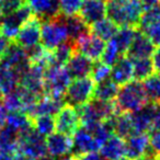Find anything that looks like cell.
<instances>
[{
	"instance_id": "e0dca14e",
	"label": "cell",
	"mask_w": 160,
	"mask_h": 160,
	"mask_svg": "<svg viewBox=\"0 0 160 160\" xmlns=\"http://www.w3.org/2000/svg\"><path fill=\"white\" fill-rule=\"evenodd\" d=\"M126 158L136 160L145 155L153 153L149 145V136L147 134H134L125 140Z\"/></svg>"
},
{
	"instance_id": "3957f363",
	"label": "cell",
	"mask_w": 160,
	"mask_h": 160,
	"mask_svg": "<svg viewBox=\"0 0 160 160\" xmlns=\"http://www.w3.org/2000/svg\"><path fill=\"white\" fill-rule=\"evenodd\" d=\"M68 30L65 25L62 16L59 14L56 18L42 22L41 45L47 51H54L64 43L68 42Z\"/></svg>"
},
{
	"instance_id": "2e32d148",
	"label": "cell",
	"mask_w": 160,
	"mask_h": 160,
	"mask_svg": "<svg viewBox=\"0 0 160 160\" xmlns=\"http://www.w3.org/2000/svg\"><path fill=\"white\" fill-rule=\"evenodd\" d=\"M64 105H66L64 97H53L44 94L38 99L36 104L34 105L33 110L30 113V118H33L35 116L41 115L55 116Z\"/></svg>"
},
{
	"instance_id": "ac0fdd59",
	"label": "cell",
	"mask_w": 160,
	"mask_h": 160,
	"mask_svg": "<svg viewBox=\"0 0 160 160\" xmlns=\"http://www.w3.org/2000/svg\"><path fill=\"white\" fill-rule=\"evenodd\" d=\"M72 136V156L87 152H98V150H100V146L92 134L89 133L85 127L80 126Z\"/></svg>"
},
{
	"instance_id": "ba28073f",
	"label": "cell",
	"mask_w": 160,
	"mask_h": 160,
	"mask_svg": "<svg viewBox=\"0 0 160 160\" xmlns=\"http://www.w3.org/2000/svg\"><path fill=\"white\" fill-rule=\"evenodd\" d=\"M47 68L45 62H35L30 65V68L22 75L20 87L27 89L35 96H44V73Z\"/></svg>"
},
{
	"instance_id": "30bf717a",
	"label": "cell",
	"mask_w": 160,
	"mask_h": 160,
	"mask_svg": "<svg viewBox=\"0 0 160 160\" xmlns=\"http://www.w3.org/2000/svg\"><path fill=\"white\" fill-rule=\"evenodd\" d=\"M107 43L92 33H87L75 41L76 52L82 54L92 62H99L103 55Z\"/></svg>"
},
{
	"instance_id": "52a82bcc",
	"label": "cell",
	"mask_w": 160,
	"mask_h": 160,
	"mask_svg": "<svg viewBox=\"0 0 160 160\" xmlns=\"http://www.w3.org/2000/svg\"><path fill=\"white\" fill-rule=\"evenodd\" d=\"M34 16L32 9L27 5L11 14L0 17V33L13 41L20 29Z\"/></svg>"
},
{
	"instance_id": "5b68a950",
	"label": "cell",
	"mask_w": 160,
	"mask_h": 160,
	"mask_svg": "<svg viewBox=\"0 0 160 160\" xmlns=\"http://www.w3.org/2000/svg\"><path fill=\"white\" fill-rule=\"evenodd\" d=\"M18 151L27 160H38L46 156L45 138L32 128L19 133Z\"/></svg>"
},
{
	"instance_id": "d6a6232c",
	"label": "cell",
	"mask_w": 160,
	"mask_h": 160,
	"mask_svg": "<svg viewBox=\"0 0 160 160\" xmlns=\"http://www.w3.org/2000/svg\"><path fill=\"white\" fill-rule=\"evenodd\" d=\"M148 101L151 103H160V78L155 73L142 82Z\"/></svg>"
},
{
	"instance_id": "8d00e7d4",
	"label": "cell",
	"mask_w": 160,
	"mask_h": 160,
	"mask_svg": "<svg viewBox=\"0 0 160 160\" xmlns=\"http://www.w3.org/2000/svg\"><path fill=\"white\" fill-rule=\"evenodd\" d=\"M83 0H59V12L62 16L70 17L79 13Z\"/></svg>"
},
{
	"instance_id": "f35d334b",
	"label": "cell",
	"mask_w": 160,
	"mask_h": 160,
	"mask_svg": "<svg viewBox=\"0 0 160 160\" xmlns=\"http://www.w3.org/2000/svg\"><path fill=\"white\" fill-rule=\"evenodd\" d=\"M153 43L155 46H159L160 45V22L155 23V24L150 25L144 31H140Z\"/></svg>"
},
{
	"instance_id": "e575fe53",
	"label": "cell",
	"mask_w": 160,
	"mask_h": 160,
	"mask_svg": "<svg viewBox=\"0 0 160 160\" xmlns=\"http://www.w3.org/2000/svg\"><path fill=\"white\" fill-rule=\"evenodd\" d=\"M123 56L122 54L120 53L118 46L115 45V43L113 41H109L105 45V49L103 52V55L101 57V62L107 64L108 66L112 67L116 62L118 60V58Z\"/></svg>"
},
{
	"instance_id": "d4e9b609",
	"label": "cell",
	"mask_w": 160,
	"mask_h": 160,
	"mask_svg": "<svg viewBox=\"0 0 160 160\" xmlns=\"http://www.w3.org/2000/svg\"><path fill=\"white\" fill-rule=\"evenodd\" d=\"M118 90H120L118 86H116L111 79H107L102 82L96 83L92 100L111 102V101H114L116 99Z\"/></svg>"
},
{
	"instance_id": "9c48e42d",
	"label": "cell",
	"mask_w": 160,
	"mask_h": 160,
	"mask_svg": "<svg viewBox=\"0 0 160 160\" xmlns=\"http://www.w3.org/2000/svg\"><path fill=\"white\" fill-rule=\"evenodd\" d=\"M42 33V21L33 16L18 32L14 42L23 49H29L40 45Z\"/></svg>"
},
{
	"instance_id": "5bb4252c",
	"label": "cell",
	"mask_w": 160,
	"mask_h": 160,
	"mask_svg": "<svg viewBox=\"0 0 160 160\" xmlns=\"http://www.w3.org/2000/svg\"><path fill=\"white\" fill-rule=\"evenodd\" d=\"M47 153L53 158H62L72 151V138L68 135L55 132L45 138Z\"/></svg>"
},
{
	"instance_id": "8fae6325",
	"label": "cell",
	"mask_w": 160,
	"mask_h": 160,
	"mask_svg": "<svg viewBox=\"0 0 160 160\" xmlns=\"http://www.w3.org/2000/svg\"><path fill=\"white\" fill-rule=\"evenodd\" d=\"M55 125L58 133L68 136L73 135L81 126L77 110L68 104L64 105L62 110L55 115Z\"/></svg>"
},
{
	"instance_id": "8992f818",
	"label": "cell",
	"mask_w": 160,
	"mask_h": 160,
	"mask_svg": "<svg viewBox=\"0 0 160 160\" xmlns=\"http://www.w3.org/2000/svg\"><path fill=\"white\" fill-rule=\"evenodd\" d=\"M71 77L66 67L48 66L44 73V94L53 97H64Z\"/></svg>"
},
{
	"instance_id": "b9f144b4",
	"label": "cell",
	"mask_w": 160,
	"mask_h": 160,
	"mask_svg": "<svg viewBox=\"0 0 160 160\" xmlns=\"http://www.w3.org/2000/svg\"><path fill=\"white\" fill-rule=\"evenodd\" d=\"M75 160H104L98 152H87L81 155H73L71 156Z\"/></svg>"
},
{
	"instance_id": "4316f807",
	"label": "cell",
	"mask_w": 160,
	"mask_h": 160,
	"mask_svg": "<svg viewBox=\"0 0 160 160\" xmlns=\"http://www.w3.org/2000/svg\"><path fill=\"white\" fill-rule=\"evenodd\" d=\"M118 31V27L115 23L112 22L110 19L105 18L103 20L97 22L92 27H90V33L94 34L101 40L105 41H111L116 35Z\"/></svg>"
},
{
	"instance_id": "1f68e13d",
	"label": "cell",
	"mask_w": 160,
	"mask_h": 160,
	"mask_svg": "<svg viewBox=\"0 0 160 160\" xmlns=\"http://www.w3.org/2000/svg\"><path fill=\"white\" fill-rule=\"evenodd\" d=\"M7 126L18 133L32 128V118L24 112H10L7 120Z\"/></svg>"
},
{
	"instance_id": "7402d4cb",
	"label": "cell",
	"mask_w": 160,
	"mask_h": 160,
	"mask_svg": "<svg viewBox=\"0 0 160 160\" xmlns=\"http://www.w3.org/2000/svg\"><path fill=\"white\" fill-rule=\"evenodd\" d=\"M20 79L21 76L18 71L0 62V100L19 87Z\"/></svg>"
},
{
	"instance_id": "816d5d0a",
	"label": "cell",
	"mask_w": 160,
	"mask_h": 160,
	"mask_svg": "<svg viewBox=\"0 0 160 160\" xmlns=\"http://www.w3.org/2000/svg\"><path fill=\"white\" fill-rule=\"evenodd\" d=\"M158 76H159V78H160V72H158Z\"/></svg>"
},
{
	"instance_id": "d6986e66",
	"label": "cell",
	"mask_w": 160,
	"mask_h": 160,
	"mask_svg": "<svg viewBox=\"0 0 160 160\" xmlns=\"http://www.w3.org/2000/svg\"><path fill=\"white\" fill-rule=\"evenodd\" d=\"M29 6L41 21H47L56 18L60 14L59 0H25Z\"/></svg>"
},
{
	"instance_id": "f6af8a7d",
	"label": "cell",
	"mask_w": 160,
	"mask_h": 160,
	"mask_svg": "<svg viewBox=\"0 0 160 160\" xmlns=\"http://www.w3.org/2000/svg\"><path fill=\"white\" fill-rule=\"evenodd\" d=\"M151 60H152L155 70L160 72V45L159 46H156L152 56H151Z\"/></svg>"
},
{
	"instance_id": "484cf974",
	"label": "cell",
	"mask_w": 160,
	"mask_h": 160,
	"mask_svg": "<svg viewBox=\"0 0 160 160\" xmlns=\"http://www.w3.org/2000/svg\"><path fill=\"white\" fill-rule=\"evenodd\" d=\"M62 19H64L67 30H68L69 38L71 41H73V42L77 41L80 36L85 35V34L90 32V28L86 24V22L82 20V18L79 14H75V16L70 17L62 16Z\"/></svg>"
},
{
	"instance_id": "60d3db41",
	"label": "cell",
	"mask_w": 160,
	"mask_h": 160,
	"mask_svg": "<svg viewBox=\"0 0 160 160\" xmlns=\"http://www.w3.org/2000/svg\"><path fill=\"white\" fill-rule=\"evenodd\" d=\"M10 111L6 107L3 100H0V128H2L7 125V120Z\"/></svg>"
},
{
	"instance_id": "7a4b0ae2",
	"label": "cell",
	"mask_w": 160,
	"mask_h": 160,
	"mask_svg": "<svg viewBox=\"0 0 160 160\" xmlns=\"http://www.w3.org/2000/svg\"><path fill=\"white\" fill-rule=\"evenodd\" d=\"M149 103L142 82L133 80L127 85L121 87L115 104L120 113L133 114L145 108Z\"/></svg>"
},
{
	"instance_id": "6da1fadb",
	"label": "cell",
	"mask_w": 160,
	"mask_h": 160,
	"mask_svg": "<svg viewBox=\"0 0 160 160\" xmlns=\"http://www.w3.org/2000/svg\"><path fill=\"white\" fill-rule=\"evenodd\" d=\"M108 19L121 28H137L144 12L139 0H105Z\"/></svg>"
},
{
	"instance_id": "cb8c5ba5",
	"label": "cell",
	"mask_w": 160,
	"mask_h": 160,
	"mask_svg": "<svg viewBox=\"0 0 160 160\" xmlns=\"http://www.w3.org/2000/svg\"><path fill=\"white\" fill-rule=\"evenodd\" d=\"M113 134L118 137L126 140L128 137L135 134L132 114L120 113L114 118L113 123Z\"/></svg>"
},
{
	"instance_id": "603a6c76",
	"label": "cell",
	"mask_w": 160,
	"mask_h": 160,
	"mask_svg": "<svg viewBox=\"0 0 160 160\" xmlns=\"http://www.w3.org/2000/svg\"><path fill=\"white\" fill-rule=\"evenodd\" d=\"M125 140L116 135H111L100 148V155L104 160H120L125 157Z\"/></svg>"
},
{
	"instance_id": "7bdbcfd3",
	"label": "cell",
	"mask_w": 160,
	"mask_h": 160,
	"mask_svg": "<svg viewBox=\"0 0 160 160\" xmlns=\"http://www.w3.org/2000/svg\"><path fill=\"white\" fill-rule=\"evenodd\" d=\"M11 42L12 40H10L7 36H5L3 34L0 33V60L3 58V56H5L6 52L8 51V48H9Z\"/></svg>"
},
{
	"instance_id": "f1b7e54d",
	"label": "cell",
	"mask_w": 160,
	"mask_h": 160,
	"mask_svg": "<svg viewBox=\"0 0 160 160\" xmlns=\"http://www.w3.org/2000/svg\"><path fill=\"white\" fill-rule=\"evenodd\" d=\"M19 133L6 125L0 128V152L18 151Z\"/></svg>"
},
{
	"instance_id": "bcb514c9",
	"label": "cell",
	"mask_w": 160,
	"mask_h": 160,
	"mask_svg": "<svg viewBox=\"0 0 160 160\" xmlns=\"http://www.w3.org/2000/svg\"><path fill=\"white\" fill-rule=\"evenodd\" d=\"M139 1H140V3H142V8H144V10L152 8L160 3V0H139Z\"/></svg>"
},
{
	"instance_id": "4fadbf2b",
	"label": "cell",
	"mask_w": 160,
	"mask_h": 160,
	"mask_svg": "<svg viewBox=\"0 0 160 160\" xmlns=\"http://www.w3.org/2000/svg\"><path fill=\"white\" fill-rule=\"evenodd\" d=\"M78 14L82 18L88 27H92L107 17L105 0H83Z\"/></svg>"
},
{
	"instance_id": "83f0119b",
	"label": "cell",
	"mask_w": 160,
	"mask_h": 160,
	"mask_svg": "<svg viewBox=\"0 0 160 160\" xmlns=\"http://www.w3.org/2000/svg\"><path fill=\"white\" fill-rule=\"evenodd\" d=\"M138 32L137 28H121L118 29L116 35L113 38V42L118 46V51L122 55H126L127 51L131 47L134 38Z\"/></svg>"
},
{
	"instance_id": "ab89813d",
	"label": "cell",
	"mask_w": 160,
	"mask_h": 160,
	"mask_svg": "<svg viewBox=\"0 0 160 160\" xmlns=\"http://www.w3.org/2000/svg\"><path fill=\"white\" fill-rule=\"evenodd\" d=\"M149 145L151 150L157 156H160V129L152 131L149 136Z\"/></svg>"
},
{
	"instance_id": "7dc6e473",
	"label": "cell",
	"mask_w": 160,
	"mask_h": 160,
	"mask_svg": "<svg viewBox=\"0 0 160 160\" xmlns=\"http://www.w3.org/2000/svg\"><path fill=\"white\" fill-rule=\"evenodd\" d=\"M136 160H159V158H158V156L155 155V153H149V155H145Z\"/></svg>"
},
{
	"instance_id": "f5cc1de1",
	"label": "cell",
	"mask_w": 160,
	"mask_h": 160,
	"mask_svg": "<svg viewBox=\"0 0 160 160\" xmlns=\"http://www.w3.org/2000/svg\"><path fill=\"white\" fill-rule=\"evenodd\" d=\"M158 158H159V160H160V156H158Z\"/></svg>"
},
{
	"instance_id": "4dcf8cb0",
	"label": "cell",
	"mask_w": 160,
	"mask_h": 160,
	"mask_svg": "<svg viewBox=\"0 0 160 160\" xmlns=\"http://www.w3.org/2000/svg\"><path fill=\"white\" fill-rule=\"evenodd\" d=\"M32 127L38 134L43 137H48L55 133V116L52 115H41L32 118Z\"/></svg>"
},
{
	"instance_id": "f907efd6",
	"label": "cell",
	"mask_w": 160,
	"mask_h": 160,
	"mask_svg": "<svg viewBox=\"0 0 160 160\" xmlns=\"http://www.w3.org/2000/svg\"><path fill=\"white\" fill-rule=\"evenodd\" d=\"M120 160H129L128 158H126V157H124V158H122V159H120Z\"/></svg>"
},
{
	"instance_id": "ffe728a7",
	"label": "cell",
	"mask_w": 160,
	"mask_h": 160,
	"mask_svg": "<svg viewBox=\"0 0 160 160\" xmlns=\"http://www.w3.org/2000/svg\"><path fill=\"white\" fill-rule=\"evenodd\" d=\"M65 67L70 75L71 79H79V78L89 77L91 75L93 62L83 56L82 54L75 52Z\"/></svg>"
},
{
	"instance_id": "c3c4849f",
	"label": "cell",
	"mask_w": 160,
	"mask_h": 160,
	"mask_svg": "<svg viewBox=\"0 0 160 160\" xmlns=\"http://www.w3.org/2000/svg\"><path fill=\"white\" fill-rule=\"evenodd\" d=\"M38 160H56L55 158H53V157H51V156H44V157H42V158H40V159H38Z\"/></svg>"
},
{
	"instance_id": "ee69618b",
	"label": "cell",
	"mask_w": 160,
	"mask_h": 160,
	"mask_svg": "<svg viewBox=\"0 0 160 160\" xmlns=\"http://www.w3.org/2000/svg\"><path fill=\"white\" fill-rule=\"evenodd\" d=\"M0 160H27L19 151L14 152H0Z\"/></svg>"
},
{
	"instance_id": "d590c367",
	"label": "cell",
	"mask_w": 160,
	"mask_h": 160,
	"mask_svg": "<svg viewBox=\"0 0 160 160\" xmlns=\"http://www.w3.org/2000/svg\"><path fill=\"white\" fill-rule=\"evenodd\" d=\"M110 75H111V67L102 62L101 60L93 62V68H92L90 77L94 80V82L99 83L107 79H110Z\"/></svg>"
},
{
	"instance_id": "7c38bea8",
	"label": "cell",
	"mask_w": 160,
	"mask_h": 160,
	"mask_svg": "<svg viewBox=\"0 0 160 160\" xmlns=\"http://www.w3.org/2000/svg\"><path fill=\"white\" fill-rule=\"evenodd\" d=\"M0 62L7 65V66L11 67V68H13L16 71H18L21 77L30 68V65H31L29 58H28L25 49H23L22 47L19 46L14 41L11 42L9 48L6 52L5 56H3V58Z\"/></svg>"
},
{
	"instance_id": "f546056e",
	"label": "cell",
	"mask_w": 160,
	"mask_h": 160,
	"mask_svg": "<svg viewBox=\"0 0 160 160\" xmlns=\"http://www.w3.org/2000/svg\"><path fill=\"white\" fill-rule=\"evenodd\" d=\"M132 62L134 68V78L137 81L144 82L145 80L156 73L151 58H139V59H133Z\"/></svg>"
},
{
	"instance_id": "44dd1931",
	"label": "cell",
	"mask_w": 160,
	"mask_h": 160,
	"mask_svg": "<svg viewBox=\"0 0 160 160\" xmlns=\"http://www.w3.org/2000/svg\"><path fill=\"white\" fill-rule=\"evenodd\" d=\"M156 46L142 32L138 30L131 47L126 53V56L133 59H139V58H150L152 56Z\"/></svg>"
},
{
	"instance_id": "681fc988",
	"label": "cell",
	"mask_w": 160,
	"mask_h": 160,
	"mask_svg": "<svg viewBox=\"0 0 160 160\" xmlns=\"http://www.w3.org/2000/svg\"><path fill=\"white\" fill-rule=\"evenodd\" d=\"M62 160H75L72 157H66V158H62Z\"/></svg>"
},
{
	"instance_id": "277c9868",
	"label": "cell",
	"mask_w": 160,
	"mask_h": 160,
	"mask_svg": "<svg viewBox=\"0 0 160 160\" xmlns=\"http://www.w3.org/2000/svg\"><path fill=\"white\" fill-rule=\"evenodd\" d=\"M94 88H96V82L90 76L71 80L70 85L65 92V102L66 104L73 108L86 104L92 100Z\"/></svg>"
},
{
	"instance_id": "9a60e30c",
	"label": "cell",
	"mask_w": 160,
	"mask_h": 160,
	"mask_svg": "<svg viewBox=\"0 0 160 160\" xmlns=\"http://www.w3.org/2000/svg\"><path fill=\"white\" fill-rule=\"evenodd\" d=\"M110 79L116 86H121V87L133 81L134 68L133 62H132L131 58L127 57L126 55L121 56L118 62L111 67Z\"/></svg>"
},
{
	"instance_id": "74e56055",
	"label": "cell",
	"mask_w": 160,
	"mask_h": 160,
	"mask_svg": "<svg viewBox=\"0 0 160 160\" xmlns=\"http://www.w3.org/2000/svg\"><path fill=\"white\" fill-rule=\"evenodd\" d=\"M25 3V0H0V17L11 14Z\"/></svg>"
},
{
	"instance_id": "836d02e7",
	"label": "cell",
	"mask_w": 160,
	"mask_h": 160,
	"mask_svg": "<svg viewBox=\"0 0 160 160\" xmlns=\"http://www.w3.org/2000/svg\"><path fill=\"white\" fill-rule=\"evenodd\" d=\"M158 22H160V3L152 8L144 10L139 21L138 30L139 31H144L148 27Z\"/></svg>"
}]
</instances>
